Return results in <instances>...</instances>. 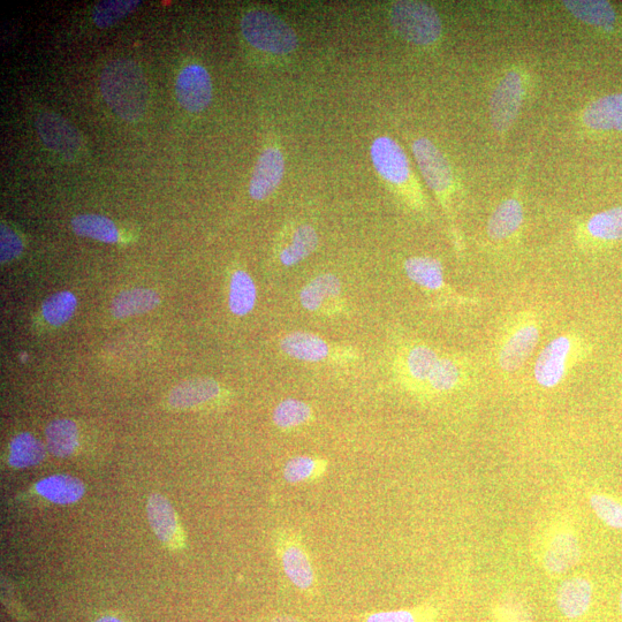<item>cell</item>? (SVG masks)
<instances>
[{
    "label": "cell",
    "mask_w": 622,
    "mask_h": 622,
    "mask_svg": "<svg viewBox=\"0 0 622 622\" xmlns=\"http://www.w3.org/2000/svg\"><path fill=\"white\" fill-rule=\"evenodd\" d=\"M104 100L121 119L136 123L146 115L149 89L142 68L130 59L112 60L101 74Z\"/></svg>",
    "instance_id": "6da1fadb"
},
{
    "label": "cell",
    "mask_w": 622,
    "mask_h": 622,
    "mask_svg": "<svg viewBox=\"0 0 622 622\" xmlns=\"http://www.w3.org/2000/svg\"><path fill=\"white\" fill-rule=\"evenodd\" d=\"M589 354V345L576 333H565L543 348L535 364L534 377L544 389L556 388Z\"/></svg>",
    "instance_id": "7a4b0ae2"
},
{
    "label": "cell",
    "mask_w": 622,
    "mask_h": 622,
    "mask_svg": "<svg viewBox=\"0 0 622 622\" xmlns=\"http://www.w3.org/2000/svg\"><path fill=\"white\" fill-rule=\"evenodd\" d=\"M541 336V325L532 311H522L506 324L497 348V363L505 373H514L532 356Z\"/></svg>",
    "instance_id": "3957f363"
},
{
    "label": "cell",
    "mask_w": 622,
    "mask_h": 622,
    "mask_svg": "<svg viewBox=\"0 0 622 622\" xmlns=\"http://www.w3.org/2000/svg\"><path fill=\"white\" fill-rule=\"evenodd\" d=\"M241 32L252 47L275 55H287L299 44L293 28L268 11L247 12L241 20Z\"/></svg>",
    "instance_id": "277c9868"
},
{
    "label": "cell",
    "mask_w": 622,
    "mask_h": 622,
    "mask_svg": "<svg viewBox=\"0 0 622 622\" xmlns=\"http://www.w3.org/2000/svg\"><path fill=\"white\" fill-rule=\"evenodd\" d=\"M391 24L407 42L428 45L442 35L443 25L434 7L421 2H397L391 7Z\"/></svg>",
    "instance_id": "5b68a950"
},
{
    "label": "cell",
    "mask_w": 622,
    "mask_h": 622,
    "mask_svg": "<svg viewBox=\"0 0 622 622\" xmlns=\"http://www.w3.org/2000/svg\"><path fill=\"white\" fill-rule=\"evenodd\" d=\"M280 348L284 354L301 362H350L356 358V352L351 348L333 346L314 333L302 331L285 336L280 341Z\"/></svg>",
    "instance_id": "8992f818"
},
{
    "label": "cell",
    "mask_w": 622,
    "mask_h": 622,
    "mask_svg": "<svg viewBox=\"0 0 622 622\" xmlns=\"http://www.w3.org/2000/svg\"><path fill=\"white\" fill-rule=\"evenodd\" d=\"M525 95L522 77L518 72H510L493 91L490 101L491 123L499 133L510 128L517 118Z\"/></svg>",
    "instance_id": "52a82bcc"
},
{
    "label": "cell",
    "mask_w": 622,
    "mask_h": 622,
    "mask_svg": "<svg viewBox=\"0 0 622 622\" xmlns=\"http://www.w3.org/2000/svg\"><path fill=\"white\" fill-rule=\"evenodd\" d=\"M300 302L309 313L337 315L344 309L343 286L337 276L323 273L301 288Z\"/></svg>",
    "instance_id": "ba28073f"
},
{
    "label": "cell",
    "mask_w": 622,
    "mask_h": 622,
    "mask_svg": "<svg viewBox=\"0 0 622 622\" xmlns=\"http://www.w3.org/2000/svg\"><path fill=\"white\" fill-rule=\"evenodd\" d=\"M35 126L45 146L55 153L66 158H73L80 153L81 135L63 117L53 112H43L36 118Z\"/></svg>",
    "instance_id": "9c48e42d"
},
{
    "label": "cell",
    "mask_w": 622,
    "mask_h": 622,
    "mask_svg": "<svg viewBox=\"0 0 622 622\" xmlns=\"http://www.w3.org/2000/svg\"><path fill=\"white\" fill-rule=\"evenodd\" d=\"M441 358L434 348L415 344L400 355L398 373L409 389L428 392L429 379Z\"/></svg>",
    "instance_id": "30bf717a"
},
{
    "label": "cell",
    "mask_w": 622,
    "mask_h": 622,
    "mask_svg": "<svg viewBox=\"0 0 622 622\" xmlns=\"http://www.w3.org/2000/svg\"><path fill=\"white\" fill-rule=\"evenodd\" d=\"M176 94L179 104L188 112L206 110L212 98V83L206 68L196 64L185 67L178 75Z\"/></svg>",
    "instance_id": "8fae6325"
},
{
    "label": "cell",
    "mask_w": 622,
    "mask_h": 622,
    "mask_svg": "<svg viewBox=\"0 0 622 622\" xmlns=\"http://www.w3.org/2000/svg\"><path fill=\"white\" fill-rule=\"evenodd\" d=\"M413 151L429 187L436 194L445 196L452 186V171L449 162L428 139L416 140L413 144Z\"/></svg>",
    "instance_id": "7c38bea8"
},
{
    "label": "cell",
    "mask_w": 622,
    "mask_h": 622,
    "mask_svg": "<svg viewBox=\"0 0 622 622\" xmlns=\"http://www.w3.org/2000/svg\"><path fill=\"white\" fill-rule=\"evenodd\" d=\"M371 159L379 174L394 185H401L409 177V163L405 151L399 144L381 136L371 146Z\"/></svg>",
    "instance_id": "4fadbf2b"
},
{
    "label": "cell",
    "mask_w": 622,
    "mask_h": 622,
    "mask_svg": "<svg viewBox=\"0 0 622 622\" xmlns=\"http://www.w3.org/2000/svg\"><path fill=\"white\" fill-rule=\"evenodd\" d=\"M285 173V159L282 151L277 148L264 150L257 161L249 194L256 201H263L276 191Z\"/></svg>",
    "instance_id": "5bb4252c"
},
{
    "label": "cell",
    "mask_w": 622,
    "mask_h": 622,
    "mask_svg": "<svg viewBox=\"0 0 622 622\" xmlns=\"http://www.w3.org/2000/svg\"><path fill=\"white\" fill-rule=\"evenodd\" d=\"M581 545L571 530H560L552 535L543 553V565L551 574H564L579 564Z\"/></svg>",
    "instance_id": "9a60e30c"
},
{
    "label": "cell",
    "mask_w": 622,
    "mask_h": 622,
    "mask_svg": "<svg viewBox=\"0 0 622 622\" xmlns=\"http://www.w3.org/2000/svg\"><path fill=\"white\" fill-rule=\"evenodd\" d=\"M147 514L150 526L158 540L172 548H179L182 543V533L177 513L169 500L158 493L151 495L147 504Z\"/></svg>",
    "instance_id": "2e32d148"
},
{
    "label": "cell",
    "mask_w": 622,
    "mask_h": 622,
    "mask_svg": "<svg viewBox=\"0 0 622 622\" xmlns=\"http://www.w3.org/2000/svg\"><path fill=\"white\" fill-rule=\"evenodd\" d=\"M279 557L287 578L295 587L307 590L314 586L315 573L308 553L301 543L294 538L282 541L279 548Z\"/></svg>",
    "instance_id": "e0dca14e"
},
{
    "label": "cell",
    "mask_w": 622,
    "mask_h": 622,
    "mask_svg": "<svg viewBox=\"0 0 622 622\" xmlns=\"http://www.w3.org/2000/svg\"><path fill=\"white\" fill-rule=\"evenodd\" d=\"M594 588L584 576H573L560 584L557 591L558 609L567 619H579L593 603Z\"/></svg>",
    "instance_id": "ac0fdd59"
},
{
    "label": "cell",
    "mask_w": 622,
    "mask_h": 622,
    "mask_svg": "<svg viewBox=\"0 0 622 622\" xmlns=\"http://www.w3.org/2000/svg\"><path fill=\"white\" fill-rule=\"evenodd\" d=\"M222 388L215 379L193 378L181 382L169 396V404L173 408L186 409L208 404L221 396Z\"/></svg>",
    "instance_id": "d6986e66"
},
{
    "label": "cell",
    "mask_w": 622,
    "mask_h": 622,
    "mask_svg": "<svg viewBox=\"0 0 622 622\" xmlns=\"http://www.w3.org/2000/svg\"><path fill=\"white\" fill-rule=\"evenodd\" d=\"M584 124L594 130L622 131V94L599 98L583 115Z\"/></svg>",
    "instance_id": "ffe728a7"
},
{
    "label": "cell",
    "mask_w": 622,
    "mask_h": 622,
    "mask_svg": "<svg viewBox=\"0 0 622 622\" xmlns=\"http://www.w3.org/2000/svg\"><path fill=\"white\" fill-rule=\"evenodd\" d=\"M406 275L414 284L428 292L446 290L443 264L432 257L414 256L405 261Z\"/></svg>",
    "instance_id": "44dd1931"
},
{
    "label": "cell",
    "mask_w": 622,
    "mask_h": 622,
    "mask_svg": "<svg viewBox=\"0 0 622 622\" xmlns=\"http://www.w3.org/2000/svg\"><path fill=\"white\" fill-rule=\"evenodd\" d=\"M40 496L57 505H70L79 502L85 495V485L71 475H53L36 484Z\"/></svg>",
    "instance_id": "7402d4cb"
},
{
    "label": "cell",
    "mask_w": 622,
    "mask_h": 622,
    "mask_svg": "<svg viewBox=\"0 0 622 622\" xmlns=\"http://www.w3.org/2000/svg\"><path fill=\"white\" fill-rule=\"evenodd\" d=\"M525 219L522 204L518 199L512 197L504 201L493 211L491 215L487 232L489 238L493 241H504L513 237L520 230Z\"/></svg>",
    "instance_id": "603a6c76"
},
{
    "label": "cell",
    "mask_w": 622,
    "mask_h": 622,
    "mask_svg": "<svg viewBox=\"0 0 622 622\" xmlns=\"http://www.w3.org/2000/svg\"><path fill=\"white\" fill-rule=\"evenodd\" d=\"M161 302L158 294L149 288H133L121 292L111 303V314L116 318H126L149 313Z\"/></svg>",
    "instance_id": "cb8c5ba5"
},
{
    "label": "cell",
    "mask_w": 622,
    "mask_h": 622,
    "mask_svg": "<svg viewBox=\"0 0 622 622\" xmlns=\"http://www.w3.org/2000/svg\"><path fill=\"white\" fill-rule=\"evenodd\" d=\"M49 451L58 458L70 457L79 444L77 424L71 420L52 421L45 429Z\"/></svg>",
    "instance_id": "d4e9b609"
},
{
    "label": "cell",
    "mask_w": 622,
    "mask_h": 622,
    "mask_svg": "<svg viewBox=\"0 0 622 622\" xmlns=\"http://www.w3.org/2000/svg\"><path fill=\"white\" fill-rule=\"evenodd\" d=\"M72 229L79 237L90 238L104 242V244H117L119 231L115 223L108 217L101 215H79L71 221Z\"/></svg>",
    "instance_id": "484cf974"
},
{
    "label": "cell",
    "mask_w": 622,
    "mask_h": 622,
    "mask_svg": "<svg viewBox=\"0 0 622 622\" xmlns=\"http://www.w3.org/2000/svg\"><path fill=\"white\" fill-rule=\"evenodd\" d=\"M564 6L584 24L609 28L616 21V12L608 2L601 0H566Z\"/></svg>",
    "instance_id": "4316f807"
},
{
    "label": "cell",
    "mask_w": 622,
    "mask_h": 622,
    "mask_svg": "<svg viewBox=\"0 0 622 622\" xmlns=\"http://www.w3.org/2000/svg\"><path fill=\"white\" fill-rule=\"evenodd\" d=\"M256 285L246 271L238 270L230 282L229 307L234 315L246 316L255 308Z\"/></svg>",
    "instance_id": "83f0119b"
},
{
    "label": "cell",
    "mask_w": 622,
    "mask_h": 622,
    "mask_svg": "<svg viewBox=\"0 0 622 622\" xmlns=\"http://www.w3.org/2000/svg\"><path fill=\"white\" fill-rule=\"evenodd\" d=\"M272 420L279 429L293 430L313 421L314 411L305 401L285 399L273 411Z\"/></svg>",
    "instance_id": "f1b7e54d"
},
{
    "label": "cell",
    "mask_w": 622,
    "mask_h": 622,
    "mask_svg": "<svg viewBox=\"0 0 622 622\" xmlns=\"http://www.w3.org/2000/svg\"><path fill=\"white\" fill-rule=\"evenodd\" d=\"M318 246V235L314 227L302 225L295 230L292 242L279 255L285 267H294L313 254Z\"/></svg>",
    "instance_id": "f546056e"
},
{
    "label": "cell",
    "mask_w": 622,
    "mask_h": 622,
    "mask_svg": "<svg viewBox=\"0 0 622 622\" xmlns=\"http://www.w3.org/2000/svg\"><path fill=\"white\" fill-rule=\"evenodd\" d=\"M465 371L458 360L441 356L428 384V392L447 393L458 389L464 381Z\"/></svg>",
    "instance_id": "4dcf8cb0"
},
{
    "label": "cell",
    "mask_w": 622,
    "mask_h": 622,
    "mask_svg": "<svg viewBox=\"0 0 622 622\" xmlns=\"http://www.w3.org/2000/svg\"><path fill=\"white\" fill-rule=\"evenodd\" d=\"M43 444L29 432L15 437L10 445V465L14 468H27L39 465L44 459Z\"/></svg>",
    "instance_id": "1f68e13d"
},
{
    "label": "cell",
    "mask_w": 622,
    "mask_h": 622,
    "mask_svg": "<svg viewBox=\"0 0 622 622\" xmlns=\"http://www.w3.org/2000/svg\"><path fill=\"white\" fill-rule=\"evenodd\" d=\"M586 232L591 239L599 241L622 240V207L605 210L591 217Z\"/></svg>",
    "instance_id": "d6a6232c"
},
{
    "label": "cell",
    "mask_w": 622,
    "mask_h": 622,
    "mask_svg": "<svg viewBox=\"0 0 622 622\" xmlns=\"http://www.w3.org/2000/svg\"><path fill=\"white\" fill-rule=\"evenodd\" d=\"M78 301L71 292H59L44 301L42 314L44 320L52 326H62L71 320Z\"/></svg>",
    "instance_id": "836d02e7"
},
{
    "label": "cell",
    "mask_w": 622,
    "mask_h": 622,
    "mask_svg": "<svg viewBox=\"0 0 622 622\" xmlns=\"http://www.w3.org/2000/svg\"><path fill=\"white\" fill-rule=\"evenodd\" d=\"M325 460L313 457H295L287 462L284 479L288 483H302L320 479L326 470Z\"/></svg>",
    "instance_id": "e575fe53"
},
{
    "label": "cell",
    "mask_w": 622,
    "mask_h": 622,
    "mask_svg": "<svg viewBox=\"0 0 622 622\" xmlns=\"http://www.w3.org/2000/svg\"><path fill=\"white\" fill-rule=\"evenodd\" d=\"M140 4L139 0H104L95 5L91 17L97 27L109 28L131 14Z\"/></svg>",
    "instance_id": "d590c367"
},
{
    "label": "cell",
    "mask_w": 622,
    "mask_h": 622,
    "mask_svg": "<svg viewBox=\"0 0 622 622\" xmlns=\"http://www.w3.org/2000/svg\"><path fill=\"white\" fill-rule=\"evenodd\" d=\"M589 503L593 508L596 517L604 525L613 529H622V503L604 493H593L590 495Z\"/></svg>",
    "instance_id": "8d00e7d4"
},
{
    "label": "cell",
    "mask_w": 622,
    "mask_h": 622,
    "mask_svg": "<svg viewBox=\"0 0 622 622\" xmlns=\"http://www.w3.org/2000/svg\"><path fill=\"white\" fill-rule=\"evenodd\" d=\"M22 250H24V244L19 235L3 224L0 227V261L7 263L17 259Z\"/></svg>",
    "instance_id": "74e56055"
},
{
    "label": "cell",
    "mask_w": 622,
    "mask_h": 622,
    "mask_svg": "<svg viewBox=\"0 0 622 622\" xmlns=\"http://www.w3.org/2000/svg\"><path fill=\"white\" fill-rule=\"evenodd\" d=\"M367 622H416L414 614L406 610L371 614Z\"/></svg>",
    "instance_id": "f35d334b"
},
{
    "label": "cell",
    "mask_w": 622,
    "mask_h": 622,
    "mask_svg": "<svg viewBox=\"0 0 622 622\" xmlns=\"http://www.w3.org/2000/svg\"><path fill=\"white\" fill-rule=\"evenodd\" d=\"M271 622H299V621L297 619L292 618V617L284 616V617L275 618Z\"/></svg>",
    "instance_id": "ab89813d"
},
{
    "label": "cell",
    "mask_w": 622,
    "mask_h": 622,
    "mask_svg": "<svg viewBox=\"0 0 622 622\" xmlns=\"http://www.w3.org/2000/svg\"><path fill=\"white\" fill-rule=\"evenodd\" d=\"M96 622H123V621L115 617H103L101 619H98Z\"/></svg>",
    "instance_id": "60d3db41"
},
{
    "label": "cell",
    "mask_w": 622,
    "mask_h": 622,
    "mask_svg": "<svg viewBox=\"0 0 622 622\" xmlns=\"http://www.w3.org/2000/svg\"><path fill=\"white\" fill-rule=\"evenodd\" d=\"M620 611H621V613H622V593H621V595H620Z\"/></svg>",
    "instance_id": "b9f144b4"
}]
</instances>
